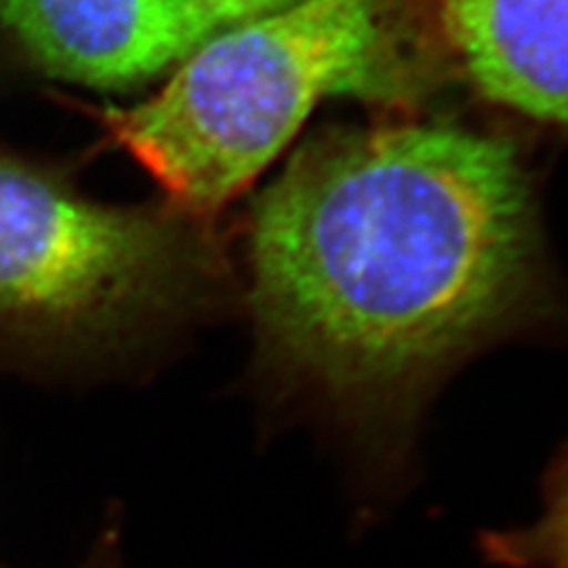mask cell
Here are the masks:
<instances>
[{"label": "cell", "instance_id": "1", "mask_svg": "<svg viewBox=\"0 0 568 568\" xmlns=\"http://www.w3.org/2000/svg\"><path fill=\"white\" fill-rule=\"evenodd\" d=\"M246 263L265 365L361 410L526 313L542 246L517 150L429 123L308 142L256 200Z\"/></svg>", "mask_w": 568, "mask_h": 568}, {"label": "cell", "instance_id": "2", "mask_svg": "<svg viewBox=\"0 0 568 568\" xmlns=\"http://www.w3.org/2000/svg\"><path fill=\"white\" fill-rule=\"evenodd\" d=\"M394 0H296L194 48L145 102L98 110L114 145L209 223L273 164L325 98L410 91Z\"/></svg>", "mask_w": 568, "mask_h": 568}, {"label": "cell", "instance_id": "3", "mask_svg": "<svg viewBox=\"0 0 568 568\" xmlns=\"http://www.w3.org/2000/svg\"><path fill=\"white\" fill-rule=\"evenodd\" d=\"M209 223L88 200L0 152V348L102 361L219 304L227 268Z\"/></svg>", "mask_w": 568, "mask_h": 568}, {"label": "cell", "instance_id": "4", "mask_svg": "<svg viewBox=\"0 0 568 568\" xmlns=\"http://www.w3.org/2000/svg\"><path fill=\"white\" fill-rule=\"evenodd\" d=\"M0 20L55 77L131 85L223 27L187 0H0Z\"/></svg>", "mask_w": 568, "mask_h": 568}, {"label": "cell", "instance_id": "5", "mask_svg": "<svg viewBox=\"0 0 568 568\" xmlns=\"http://www.w3.org/2000/svg\"><path fill=\"white\" fill-rule=\"evenodd\" d=\"M436 14L478 93L568 129V0H436Z\"/></svg>", "mask_w": 568, "mask_h": 568}, {"label": "cell", "instance_id": "6", "mask_svg": "<svg viewBox=\"0 0 568 568\" xmlns=\"http://www.w3.org/2000/svg\"><path fill=\"white\" fill-rule=\"evenodd\" d=\"M486 552L514 568H568V446L549 474L538 521L486 538Z\"/></svg>", "mask_w": 568, "mask_h": 568}, {"label": "cell", "instance_id": "7", "mask_svg": "<svg viewBox=\"0 0 568 568\" xmlns=\"http://www.w3.org/2000/svg\"><path fill=\"white\" fill-rule=\"evenodd\" d=\"M194 8L211 14L221 27H233L246 20H256V17L277 12L287 8L296 0H187Z\"/></svg>", "mask_w": 568, "mask_h": 568}, {"label": "cell", "instance_id": "8", "mask_svg": "<svg viewBox=\"0 0 568 568\" xmlns=\"http://www.w3.org/2000/svg\"><path fill=\"white\" fill-rule=\"evenodd\" d=\"M116 540L112 532H106L102 542L95 547V552L88 559L83 568H119V552H116Z\"/></svg>", "mask_w": 568, "mask_h": 568}]
</instances>
